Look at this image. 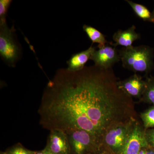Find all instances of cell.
Wrapping results in <instances>:
<instances>
[{"label":"cell","instance_id":"ba28073f","mask_svg":"<svg viewBox=\"0 0 154 154\" xmlns=\"http://www.w3.org/2000/svg\"><path fill=\"white\" fill-rule=\"evenodd\" d=\"M119 88L131 98L140 99L146 88V80L137 74L122 81H118Z\"/></svg>","mask_w":154,"mask_h":154},{"label":"cell","instance_id":"6da1fadb","mask_svg":"<svg viewBox=\"0 0 154 154\" xmlns=\"http://www.w3.org/2000/svg\"><path fill=\"white\" fill-rule=\"evenodd\" d=\"M126 108L113 73L94 65L78 72L57 70L45 89L38 113L44 129L66 134L83 130L101 143L121 123Z\"/></svg>","mask_w":154,"mask_h":154},{"label":"cell","instance_id":"603a6c76","mask_svg":"<svg viewBox=\"0 0 154 154\" xmlns=\"http://www.w3.org/2000/svg\"></svg>","mask_w":154,"mask_h":154},{"label":"cell","instance_id":"2e32d148","mask_svg":"<svg viewBox=\"0 0 154 154\" xmlns=\"http://www.w3.org/2000/svg\"><path fill=\"white\" fill-rule=\"evenodd\" d=\"M12 2L11 0L0 1V24L7 22L6 17Z\"/></svg>","mask_w":154,"mask_h":154},{"label":"cell","instance_id":"8992f818","mask_svg":"<svg viewBox=\"0 0 154 154\" xmlns=\"http://www.w3.org/2000/svg\"><path fill=\"white\" fill-rule=\"evenodd\" d=\"M104 45H98V49L95 50L90 60H93L95 66L104 69H112V66L120 60L119 51L111 43Z\"/></svg>","mask_w":154,"mask_h":154},{"label":"cell","instance_id":"52a82bcc","mask_svg":"<svg viewBox=\"0 0 154 154\" xmlns=\"http://www.w3.org/2000/svg\"><path fill=\"white\" fill-rule=\"evenodd\" d=\"M145 132L143 124L135 120L126 143L119 154H138L141 149L148 146Z\"/></svg>","mask_w":154,"mask_h":154},{"label":"cell","instance_id":"9c48e42d","mask_svg":"<svg viewBox=\"0 0 154 154\" xmlns=\"http://www.w3.org/2000/svg\"><path fill=\"white\" fill-rule=\"evenodd\" d=\"M70 145L68 136L65 132L59 130L51 131L46 149L55 154H69Z\"/></svg>","mask_w":154,"mask_h":154},{"label":"cell","instance_id":"5bb4252c","mask_svg":"<svg viewBox=\"0 0 154 154\" xmlns=\"http://www.w3.org/2000/svg\"><path fill=\"white\" fill-rule=\"evenodd\" d=\"M146 82L145 91L140 101L154 105V76L146 77Z\"/></svg>","mask_w":154,"mask_h":154},{"label":"cell","instance_id":"44dd1931","mask_svg":"<svg viewBox=\"0 0 154 154\" xmlns=\"http://www.w3.org/2000/svg\"><path fill=\"white\" fill-rule=\"evenodd\" d=\"M45 152H46V154H55L51 152H50L49 150L47 149H45Z\"/></svg>","mask_w":154,"mask_h":154},{"label":"cell","instance_id":"9a60e30c","mask_svg":"<svg viewBox=\"0 0 154 154\" xmlns=\"http://www.w3.org/2000/svg\"><path fill=\"white\" fill-rule=\"evenodd\" d=\"M140 117L145 130L154 128V105L141 113Z\"/></svg>","mask_w":154,"mask_h":154},{"label":"cell","instance_id":"4fadbf2b","mask_svg":"<svg viewBox=\"0 0 154 154\" xmlns=\"http://www.w3.org/2000/svg\"><path fill=\"white\" fill-rule=\"evenodd\" d=\"M83 30L93 43L99 44V45H104L107 44L105 36L96 28L90 25H84Z\"/></svg>","mask_w":154,"mask_h":154},{"label":"cell","instance_id":"7402d4cb","mask_svg":"<svg viewBox=\"0 0 154 154\" xmlns=\"http://www.w3.org/2000/svg\"><path fill=\"white\" fill-rule=\"evenodd\" d=\"M152 17L153 19H154V8L153 11L152 12Z\"/></svg>","mask_w":154,"mask_h":154},{"label":"cell","instance_id":"30bf717a","mask_svg":"<svg viewBox=\"0 0 154 154\" xmlns=\"http://www.w3.org/2000/svg\"><path fill=\"white\" fill-rule=\"evenodd\" d=\"M136 27L133 25L126 30H118L113 36L115 43H111L114 47L121 45L125 48L132 46L133 43L136 40L140 38V35L135 31Z\"/></svg>","mask_w":154,"mask_h":154},{"label":"cell","instance_id":"7a4b0ae2","mask_svg":"<svg viewBox=\"0 0 154 154\" xmlns=\"http://www.w3.org/2000/svg\"><path fill=\"white\" fill-rule=\"evenodd\" d=\"M122 66L129 70L148 74L154 66L153 50L147 45L122 48L119 51Z\"/></svg>","mask_w":154,"mask_h":154},{"label":"cell","instance_id":"d6986e66","mask_svg":"<svg viewBox=\"0 0 154 154\" xmlns=\"http://www.w3.org/2000/svg\"><path fill=\"white\" fill-rule=\"evenodd\" d=\"M146 154H154V148L149 146V147L148 150Z\"/></svg>","mask_w":154,"mask_h":154},{"label":"cell","instance_id":"ffe728a7","mask_svg":"<svg viewBox=\"0 0 154 154\" xmlns=\"http://www.w3.org/2000/svg\"><path fill=\"white\" fill-rule=\"evenodd\" d=\"M31 154H46V152H45V150L44 149V150L41 152H32Z\"/></svg>","mask_w":154,"mask_h":154},{"label":"cell","instance_id":"8fae6325","mask_svg":"<svg viewBox=\"0 0 154 154\" xmlns=\"http://www.w3.org/2000/svg\"><path fill=\"white\" fill-rule=\"evenodd\" d=\"M96 49V48L91 45L86 50L73 54L67 62V69L72 72L82 70Z\"/></svg>","mask_w":154,"mask_h":154},{"label":"cell","instance_id":"5b68a950","mask_svg":"<svg viewBox=\"0 0 154 154\" xmlns=\"http://www.w3.org/2000/svg\"><path fill=\"white\" fill-rule=\"evenodd\" d=\"M135 120L108 131L104 136L103 146H106L114 154H119L126 143Z\"/></svg>","mask_w":154,"mask_h":154},{"label":"cell","instance_id":"ac0fdd59","mask_svg":"<svg viewBox=\"0 0 154 154\" xmlns=\"http://www.w3.org/2000/svg\"><path fill=\"white\" fill-rule=\"evenodd\" d=\"M145 134L149 145L154 148V128L146 130Z\"/></svg>","mask_w":154,"mask_h":154},{"label":"cell","instance_id":"277c9868","mask_svg":"<svg viewBox=\"0 0 154 154\" xmlns=\"http://www.w3.org/2000/svg\"><path fill=\"white\" fill-rule=\"evenodd\" d=\"M67 134L70 147L76 154L96 151L102 146L94 136L83 130H77Z\"/></svg>","mask_w":154,"mask_h":154},{"label":"cell","instance_id":"7c38bea8","mask_svg":"<svg viewBox=\"0 0 154 154\" xmlns=\"http://www.w3.org/2000/svg\"><path fill=\"white\" fill-rule=\"evenodd\" d=\"M126 2L129 4L135 14L139 18L142 19L144 21H148L154 23V19H153L152 17V13L150 12L146 7L141 4L134 2L130 0H126Z\"/></svg>","mask_w":154,"mask_h":154},{"label":"cell","instance_id":"3957f363","mask_svg":"<svg viewBox=\"0 0 154 154\" xmlns=\"http://www.w3.org/2000/svg\"><path fill=\"white\" fill-rule=\"evenodd\" d=\"M22 54L14 27L9 28L7 22L0 24V55L2 60L9 67H15Z\"/></svg>","mask_w":154,"mask_h":154},{"label":"cell","instance_id":"e0dca14e","mask_svg":"<svg viewBox=\"0 0 154 154\" xmlns=\"http://www.w3.org/2000/svg\"><path fill=\"white\" fill-rule=\"evenodd\" d=\"M32 152L24 148L22 146L18 145L11 149L7 154H31Z\"/></svg>","mask_w":154,"mask_h":154}]
</instances>
